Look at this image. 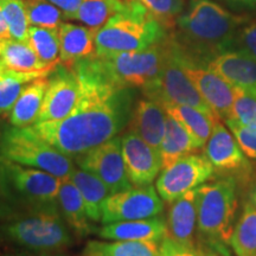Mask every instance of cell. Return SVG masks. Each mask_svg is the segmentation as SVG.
<instances>
[{"mask_svg": "<svg viewBox=\"0 0 256 256\" xmlns=\"http://www.w3.org/2000/svg\"><path fill=\"white\" fill-rule=\"evenodd\" d=\"M54 69L55 66L37 72H19L0 64V118L4 115L8 116L16 101L28 83L37 78H48Z\"/></svg>", "mask_w": 256, "mask_h": 256, "instance_id": "25", "label": "cell"}, {"mask_svg": "<svg viewBox=\"0 0 256 256\" xmlns=\"http://www.w3.org/2000/svg\"><path fill=\"white\" fill-rule=\"evenodd\" d=\"M81 94V84L75 70L58 63L49 75L38 122L62 120L72 113Z\"/></svg>", "mask_w": 256, "mask_h": 256, "instance_id": "15", "label": "cell"}, {"mask_svg": "<svg viewBox=\"0 0 256 256\" xmlns=\"http://www.w3.org/2000/svg\"><path fill=\"white\" fill-rule=\"evenodd\" d=\"M170 116H172L178 122L186 128L200 147L206 146V144L212 132L214 124L218 118L209 115L197 108L183 104H165L162 106Z\"/></svg>", "mask_w": 256, "mask_h": 256, "instance_id": "27", "label": "cell"}, {"mask_svg": "<svg viewBox=\"0 0 256 256\" xmlns=\"http://www.w3.org/2000/svg\"><path fill=\"white\" fill-rule=\"evenodd\" d=\"M200 147L180 122L170 116L166 119L165 134L159 147L162 168H168L185 156L196 153Z\"/></svg>", "mask_w": 256, "mask_h": 256, "instance_id": "24", "label": "cell"}, {"mask_svg": "<svg viewBox=\"0 0 256 256\" xmlns=\"http://www.w3.org/2000/svg\"><path fill=\"white\" fill-rule=\"evenodd\" d=\"M235 49H241L256 60V24L244 25L236 38Z\"/></svg>", "mask_w": 256, "mask_h": 256, "instance_id": "39", "label": "cell"}, {"mask_svg": "<svg viewBox=\"0 0 256 256\" xmlns=\"http://www.w3.org/2000/svg\"><path fill=\"white\" fill-rule=\"evenodd\" d=\"M238 182L230 177L196 188L198 242L229 256L230 240L235 229L238 211Z\"/></svg>", "mask_w": 256, "mask_h": 256, "instance_id": "4", "label": "cell"}, {"mask_svg": "<svg viewBox=\"0 0 256 256\" xmlns=\"http://www.w3.org/2000/svg\"><path fill=\"white\" fill-rule=\"evenodd\" d=\"M243 24L242 17L211 0H192L177 18L170 36L183 55L206 66L218 54L235 49Z\"/></svg>", "mask_w": 256, "mask_h": 256, "instance_id": "2", "label": "cell"}, {"mask_svg": "<svg viewBox=\"0 0 256 256\" xmlns=\"http://www.w3.org/2000/svg\"><path fill=\"white\" fill-rule=\"evenodd\" d=\"M250 200H252V204L256 208V183L254 185V188H252V192H250Z\"/></svg>", "mask_w": 256, "mask_h": 256, "instance_id": "43", "label": "cell"}, {"mask_svg": "<svg viewBox=\"0 0 256 256\" xmlns=\"http://www.w3.org/2000/svg\"><path fill=\"white\" fill-rule=\"evenodd\" d=\"M62 179L0 156V216L8 220L30 214L60 211Z\"/></svg>", "mask_w": 256, "mask_h": 256, "instance_id": "3", "label": "cell"}, {"mask_svg": "<svg viewBox=\"0 0 256 256\" xmlns=\"http://www.w3.org/2000/svg\"><path fill=\"white\" fill-rule=\"evenodd\" d=\"M49 2L62 10L64 12V18L69 19L78 11L83 0H49Z\"/></svg>", "mask_w": 256, "mask_h": 256, "instance_id": "40", "label": "cell"}, {"mask_svg": "<svg viewBox=\"0 0 256 256\" xmlns=\"http://www.w3.org/2000/svg\"><path fill=\"white\" fill-rule=\"evenodd\" d=\"M75 162L80 168L100 178L107 185L110 194L133 188L124 166L119 136L78 156Z\"/></svg>", "mask_w": 256, "mask_h": 256, "instance_id": "13", "label": "cell"}, {"mask_svg": "<svg viewBox=\"0 0 256 256\" xmlns=\"http://www.w3.org/2000/svg\"><path fill=\"white\" fill-rule=\"evenodd\" d=\"M30 25L58 28L63 23L64 12L49 0H24Z\"/></svg>", "mask_w": 256, "mask_h": 256, "instance_id": "34", "label": "cell"}, {"mask_svg": "<svg viewBox=\"0 0 256 256\" xmlns=\"http://www.w3.org/2000/svg\"><path fill=\"white\" fill-rule=\"evenodd\" d=\"M0 10L8 25L11 40L28 42V28L31 25L24 0H0Z\"/></svg>", "mask_w": 256, "mask_h": 256, "instance_id": "33", "label": "cell"}, {"mask_svg": "<svg viewBox=\"0 0 256 256\" xmlns=\"http://www.w3.org/2000/svg\"><path fill=\"white\" fill-rule=\"evenodd\" d=\"M0 156L60 179L69 178L76 168L70 156L57 151L31 127L20 128L11 124H0Z\"/></svg>", "mask_w": 256, "mask_h": 256, "instance_id": "7", "label": "cell"}, {"mask_svg": "<svg viewBox=\"0 0 256 256\" xmlns=\"http://www.w3.org/2000/svg\"><path fill=\"white\" fill-rule=\"evenodd\" d=\"M142 4L166 28L174 26L176 20L183 12V0H136Z\"/></svg>", "mask_w": 256, "mask_h": 256, "instance_id": "35", "label": "cell"}, {"mask_svg": "<svg viewBox=\"0 0 256 256\" xmlns=\"http://www.w3.org/2000/svg\"><path fill=\"white\" fill-rule=\"evenodd\" d=\"M226 2L235 6H238V8H244L256 11V0H226Z\"/></svg>", "mask_w": 256, "mask_h": 256, "instance_id": "41", "label": "cell"}, {"mask_svg": "<svg viewBox=\"0 0 256 256\" xmlns=\"http://www.w3.org/2000/svg\"><path fill=\"white\" fill-rule=\"evenodd\" d=\"M164 203L153 185L133 186L112 194L101 206V223L151 218L162 212Z\"/></svg>", "mask_w": 256, "mask_h": 256, "instance_id": "10", "label": "cell"}, {"mask_svg": "<svg viewBox=\"0 0 256 256\" xmlns=\"http://www.w3.org/2000/svg\"><path fill=\"white\" fill-rule=\"evenodd\" d=\"M160 256H223L214 249L198 243L194 247L178 244L168 238L160 243Z\"/></svg>", "mask_w": 256, "mask_h": 256, "instance_id": "37", "label": "cell"}, {"mask_svg": "<svg viewBox=\"0 0 256 256\" xmlns=\"http://www.w3.org/2000/svg\"><path fill=\"white\" fill-rule=\"evenodd\" d=\"M214 174L215 170L206 154L192 153L162 168L156 179V188L162 200L170 203L206 184Z\"/></svg>", "mask_w": 256, "mask_h": 256, "instance_id": "11", "label": "cell"}, {"mask_svg": "<svg viewBox=\"0 0 256 256\" xmlns=\"http://www.w3.org/2000/svg\"><path fill=\"white\" fill-rule=\"evenodd\" d=\"M0 64L19 72H37L56 66L42 62L28 42L11 38H0Z\"/></svg>", "mask_w": 256, "mask_h": 256, "instance_id": "28", "label": "cell"}, {"mask_svg": "<svg viewBox=\"0 0 256 256\" xmlns=\"http://www.w3.org/2000/svg\"><path fill=\"white\" fill-rule=\"evenodd\" d=\"M145 98L159 104H183L197 108L204 113L214 115L212 110L202 98L200 92L188 78V74L176 52L174 42L170 36L168 52L158 78L142 88ZM217 118V116H216Z\"/></svg>", "mask_w": 256, "mask_h": 256, "instance_id": "9", "label": "cell"}, {"mask_svg": "<svg viewBox=\"0 0 256 256\" xmlns=\"http://www.w3.org/2000/svg\"><path fill=\"white\" fill-rule=\"evenodd\" d=\"M174 46L188 78L200 92L202 98L210 106L216 116L220 120H223L224 122L232 119L234 100H235V88L223 78H220L218 74L208 68L206 64L194 62L183 55L174 44Z\"/></svg>", "mask_w": 256, "mask_h": 256, "instance_id": "12", "label": "cell"}, {"mask_svg": "<svg viewBox=\"0 0 256 256\" xmlns=\"http://www.w3.org/2000/svg\"><path fill=\"white\" fill-rule=\"evenodd\" d=\"M204 154L220 177L247 180L252 174V165L240 147L234 134L229 132L220 119L214 124L212 132L206 144Z\"/></svg>", "mask_w": 256, "mask_h": 256, "instance_id": "14", "label": "cell"}, {"mask_svg": "<svg viewBox=\"0 0 256 256\" xmlns=\"http://www.w3.org/2000/svg\"><path fill=\"white\" fill-rule=\"evenodd\" d=\"M232 87L256 96V60L241 49H230L212 57L206 63Z\"/></svg>", "mask_w": 256, "mask_h": 256, "instance_id": "17", "label": "cell"}, {"mask_svg": "<svg viewBox=\"0 0 256 256\" xmlns=\"http://www.w3.org/2000/svg\"><path fill=\"white\" fill-rule=\"evenodd\" d=\"M160 243L156 241H92L84 256H160Z\"/></svg>", "mask_w": 256, "mask_h": 256, "instance_id": "29", "label": "cell"}, {"mask_svg": "<svg viewBox=\"0 0 256 256\" xmlns=\"http://www.w3.org/2000/svg\"><path fill=\"white\" fill-rule=\"evenodd\" d=\"M126 2L127 0H83L78 11L69 19L81 22L96 31L121 11Z\"/></svg>", "mask_w": 256, "mask_h": 256, "instance_id": "30", "label": "cell"}, {"mask_svg": "<svg viewBox=\"0 0 256 256\" xmlns=\"http://www.w3.org/2000/svg\"><path fill=\"white\" fill-rule=\"evenodd\" d=\"M226 124L228 126L230 132L234 134L235 139L238 140L244 154L256 160V130L243 126L232 119L226 120Z\"/></svg>", "mask_w": 256, "mask_h": 256, "instance_id": "38", "label": "cell"}, {"mask_svg": "<svg viewBox=\"0 0 256 256\" xmlns=\"http://www.w3.org/2000/svg\"><path fill=\"white\" fill-rule=\"evenodd\" d=\"M230 247L236 256H256V208L247 203L234 229Z\"/></svg>", "mask_w": 256, "mask_h": 256, "instance_id": "31", "label": "cell"}, {"mask_svg": "<svg viewBox=\"0 0 256 256\" xmlns=\"http://www.w3.org/2000/svg\"><path fill=\"white\" fill-rule=\"evenodd\" d=\"M49 76L28 83L8 114V122L16 127H30L37 124L46 96Z\"/></svg>", "mask_w": 256, "mask_h": 256, "instance_id": "23", "label": "cell"}, {"mask_svg": "<svg viewBox=\"0 0 256 256\" xmlns=\"http://www.w3.org/2000/svg\"><path fill=\"white\" fill-rule=\"evenodd\" d=\"M170 46L166 40L148 49L126 52H110L82 60L92 70L120 88H144L158 78Z\"/></svg>", "mask_w": 256, "mask_h": 256, "instance_id": "6", "label": "cell"}, {"mask_svg": "<svg viewBox=\"0 0 256 256\" xmlns=\"http://www.w3.org/2000/svg\"><path fill=\"white\" fill-rule=\"evenodd\" d=\"M0 38H11L8 25L6 23L4 16H2V10H0Z\"/></svg>", "mask_w": 256, "mask_h": 256, "instance_id": "42", "label": "cell"}, {"mask_svg": "<svg viewBox=\"0 0 256 256\" xmlns=\"http://www.w3.org/2000/svg\"><path fill=\"white\" fill-rule=\"evenodd\" d=\"M60 63L72 69L82 60L96 55L95 30L88 26L63 23L58 26Z\"/></svg>", "mask_w": 256, "mask_h": 256, "instance_id": "20", "label": "cell"}, {"mask_svg": "<svg viewBox=\"0 0 256 256\" xmlns=\"http://www.w3.org/2000/svg\"><path fill=\"white\" fill-rule=\"evenodd\" d=\"M28 43L44 64L57 66L60 63L58 28L31 25L28 28Z\"/></svg>", "mask_w": 256, "mask_h": 256, "instance_id": "32", "label": "cell"}, {"mask_svg": "<svg viewBox=\"0 0 256 256\" xmlns=\"http://www.w3.org/2000/svg\"><path fill=\"white\" fill-rule=\"evenodd\" d=\"M168 28L142 4L127 0L124 8L95 31L96 55L148 49L168 38Z\"/></svg>", "mask_w": 256, "mask_h": 256, "instance_id": "5", "label": "cell"}, {"mask_svg": "<svg viewBox=\"0 0 256 256\" xmlns=\"http://www.w3.org/2000/svg\"><path fill=\"white\" fill-rule=\"evenodd\" d=\"M57 202H58V209L63 220L76 235L83 238L94 230L89 222L90 220L86 211L81 192L70 180V178L62 179L60 182Z\"/></svg>", "mask_w": 256, "mask_h": 256, "instance_id": "22", "label": "cell"}, {"mask_svg": "<svg viewBox=\"0 0 256 256\" xmlns=\"http://www.w3.org/2000/svg\"><path fill=\"white\" fill-rule=\"evenodd\" d=\"M232 119L243 126L256 130V96L242 89L235 88Z\"/></svg>", "mask_w": 256, "mask_h": 256, "instance_id": "36", "label": "cell"}, {"mask_svg": "<svg viewBox=\"0 0 256 256\" xmlns=\"http://www.w3.org/2000/svg\"><path fill=\"white\" fill-rule=\"evenodd\" d=\"M98 235L104 240L115 241H156L162 242L166 235V220L162 217L122 220L104 224L98 230Z\"/></svg>", "mask_w": 256, "mask_h": 256, "instance_id": "21", "label": "cell"}, {"mask_svg": "<svg viewBox=\"0 0 256 256\" xmlns=\"http://www.w3.org/2000/svg\"><path fill=\"white\" fill-rule=\"evenodd\" d=\"M78 74L81 94L72 113L62 120L30 126L57 151L78 158L118 136L132 113V89L112 84L83 60L72 66Z\"/></svg>", "mask_w": 256, "mask_h": 256, "instance_id": "1", "label": "cell"}, {"mask_svg": "<svg viewBox=\"0 0 256 256\" xmlns=\"http://www.w3.org/2000/svg\"><path fill=\"white\" fill-rule=\"evenodd\" d=\"M168 113L158 102L142 98L136 102L127 124L128 130L136 133L142 140L159 150L165 134Z\"/></svg>", "mask_w": 256, "mask_h": 256, "instance_id": "19", "label": "cell"}, {"mask_svg": "<svg viewBox=\"0 0 256 256\" xmlns=\"http://www.w3.org/2000/svg\"><path fill=\"white\" fill-rule=\"evenodd\" d=\"M168 204L165 238L186 247L197 246L200 242L197 241L196 190L186 192Z\"/></svg>", "mask_w": 256, "mask_h": 256, "instance_id": "18", "label": "cell"}, {"mask_svg": "<svg viewBox=\"0 0 256 256\" xmlns=\"http://www.w3.org/2000/svg\"><path fill=\"white\" fill-rule=\"evenodd\" d=\"M121 148L128 178L133 186L151 185L162 170L159 150L130 130L121 136Z\"/></svg>", "mask_w": 256, "mask_h": 256, "instance_id": "16", "label": "cell"}, {"mask_svg": "<svg viewBox=\"0 0 256 256\" xmlns=\"http://www.w3.org/2000/svg\"><path fill=\"white\" fill-rule=\"evenodd\" d=\"M0 228V241L32 252H57L72 244L68 224L60 211L30 214L8 220Z\"/></svg>", "mask_w": 256, "mask_h": 256, "instance_id": "8", "label": "cell"}, {"mask_svg": "<svg viewBox=\"0 0 256 256\" xmlns=\"http://www.w3.org/2000/svg\"><path fill=\"white\" fill-rule=\"evenodd\" d=\"M69 178L81 192L89 220L95 223L101 222V206L110 194L107 185L95 174L82 168L74 170Z\"/></svg>", "mask_w": 256, "mask_h": 256, "instance_id": "26", "label": "cell"}]
</instances>
